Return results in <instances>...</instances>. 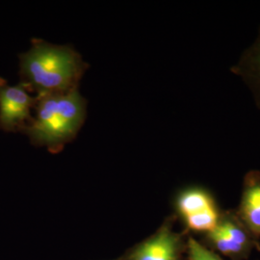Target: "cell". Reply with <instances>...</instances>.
<instances>
[{"label":"cell","instance_id":"3","mask_svg":"<svg viewBox=\"0 0 260 260\" xmlns=\"http://www.w3.org/2000/svg\"><path fill=\"white\" fill-rule=\"evenodd\" d=\"M177 207L193 231L210 233L219 223L213 199L203 189L191 188L181 192L177 197Z\"/></svg>","mask_w":260,"mask_h":260},{"label":"cell","instance_id":"7","mask_svg":"<svg viewBox=\"0 0 260 260\" xmlns=\"http://www.w3.org/2000/svg\"><path fill=\"white\" fill-rule=\"evenodd\" d=\"M242 217L252 231L260 233V175L251 174L247 178L241 207Z\"/></svg>","mask_w":260,"mask_h":260},{"label":"cell","instance_id":"4","mask_svg":"<svg viewBox=\"0 0 260 260\" xmlns=\"http://www.w3.org/2000/svg\"><path fill=\"white\" fill-rule=\"evenodd\" d=\"M37 98L31 96L21 86L0 87V123L13 127L32 121L31 109L35 108Z\"/></svg>","mask_w":260,"mask_h":260},{"label":"cell","instance_id":"6","mask_svg":"<svg viewBox=\"0 0 260 260\" xmlns=\"http://www.w3.org/2000/svg\"><path fill=\"white\" fill-rule=\"evenodd\" d=\"M177 237L164 229L140 246L130 260H177Z\"/></svg>","mask_w":260,"mask_h":260},{"label":"cell","instance_id":"2","mask_svg":"<svg viewBox=\"0 0 260 260\" xmlns=\"http://www.w3.org/2000/svg\"><path fill=\"white\" fill-rule=\"evenodd\" d=\"M87 102L78 88L66 93L37 95L36 117L25 127L32 143L59 152L75 139L86 117Z\"/></svg>","mask_w":260,"mask_h":260},{"label":"cell","instance_id":"8","mask_svg":"<svg viewBox=\"0 0 260 260\" xmlns=\"http://www.w3.org/2000/svg\"><path fill=\"white\" fill-rule=\"evenodd\" d=\"M218 225L236 251L238 252L241 251L247 244V236L241 229L231 221H223L222 223H219Z\"/></svg>","mask_w":260,"mask_h":260},{"label":"cell","instance_id":"1","mask_svg":"<svg viewBox=\"0 0 260 260\" xmlns=\"http://www.w3.org/2000/svg\"><path fill=\"white\" fill-rule=\"evenodd\" d=\"M88 65L70 46H56L33 40L31 49L21 56V72L37 95L69 92L78 83Z\"/></svg>","mask_w":260,"mask_h":260},{"label":"cell","instance_id":"9","mask_svg":"<svg viewBox=\"0 0 260 260\" xmlns=\"http://www.w3.org/2000/svg\"><path fill=\"white\" fill-rule=\"evenodd\" d=\"M189 255L190 260H221L195 239H190L189 241Z\"/></svg>","mask_w":260,"mask_h":260},{"label":"cell","instance_id":"5","mask_svg":"<svg viewBox=\"0 0 260 260\" xmlns=\"http://www.w3.org/2000/svg\"><path fill=\"white\" fill-rule=\"evenodd\" d=\"M232 72L241 77L248 86L260 110V29L254 43L244 51L239 61L232 68Z\"/></svg>","mask_w":260,"mask_h":260}]
</instances>
